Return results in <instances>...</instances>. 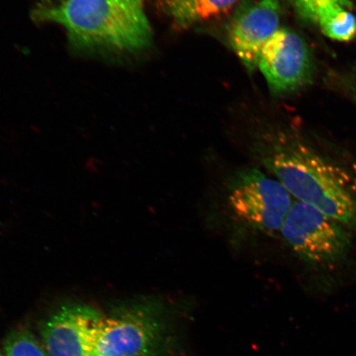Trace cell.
<instances>
[{"label": "cell", "mask_w": 356, "mask_h": 356, "mask_svg": "<svg viewBox=\"0 0 356 356\" xmlns=\"http://www.w3.org/2000/svg\"><path fill=\"white\" fill-rule=\"evenodd\" d=\"M253 154L293 198L356 229V179L347 169L282 132L257 138Z\"/></svg>", "instance_id": "obj_1"}, {"label": "cell", "mask_w": 356, "mask_h": 356, "mask_svg": "<svg viewBox=\"0 0 356 356\" xmlns=\"http://www.w3.org/2000/svg\"><path fill=\"white\" fill-rule=\"evenodd\" d=\"M32 17L61 26L82 52L133 53L152 40L144 0H42Z\"/></svg>", "instance_id": "obj_2"}, {"label": "cell", "mask_w": 356, "mask_h": 356, "mask_svg": "<svg viewBox=\"0 0 356 356\" xmlns=\"http://www.w3.org/2000/svg\"><path fill=\"white\" fill-rule=\"evenodd\" d=\"M175 318L162 300L143 297L113 306L105 314L97 356H178Z\"/></svg>", "instance_id": "obj_3"}, {"label": "cell", "mask_w": 356, "mask_h": 356, "mask_svg": "<svg viewBox=\"0 0 356 356\" xmlns=\"http://www.w3.org/2000/svg\"><path fill=\"white\" fill-rule=\"evenodd\" d=\"M353 231L310 204L296 200L280 234L302 261L314 266L331 267L348 257L353 245Z\"/></svg>", "instance_id": "obj_4"}, {"label": "cell", "mask_w": 356, "mask_h": 356, "mask_svg": "<svg viewBox=\"0 0 356 356\" xmlns=\"http://www.w3.org/2000/svg\"><path fill=\"white\" fill-rule=\"evenodd\" d=\"M231 210L245 224L268 235L280 230L293 203L277 179L257 168H247L232 177L228 188Z\"/></svg>", "instance_id": "obj_5"}, {"label": "cell", "mask_w": 356, "mask_h": 356, "mask_svg": "<svg viewBox=\"0 0 356 356\" xmlns=\"http://www.w3.org/2000/svg\"><path fill=\"white\" fill-rule=\"evenodd\" d=\"M104 314L87 304H67L44 320L41 335L48 356H88L95 353Z\"/></svg>", "instance_id": "obj_6"}, {"label": "cell", "mask_w": 356, "mask_h": 356, "mask_svg": "<svg viewBox=\"0 0 356 356\" xmlns=\"http://www.w3.org/2000/svg\"><path fill=\"white\" fill-rule=\"evenodd\" d=\"M257 68L271 91L282 95L308 83L313 65L305 40L291 29H280L262 49Z\"/></svg>", "instance_id": "obj_7"}, {"label": "cell", "mask_w": 356, "mask_h": 356, "mask_svg": "<svg viewBox=\"0 0 356 356\" xmlns=\"http://www.w3.org/2000/svg\"><path fill=\"white\" fill-rule=\"evenodd\" d=\"M280 13L279 0H258L240 12L231 24L230 47L251 72L257 68L262 49L280 29Z\"/></svg>", "instance_id": "obj_8"}, {"label": "cell", "mask_w": 356, "mask_h": 356, "mask_svg": "<svg viewBox=\"0 0 356 356\" xmlns=\"http://www.w3.org/2000/svg\"><path fill=\"white\" fill-rule=\"evenodd\" d=\"M301 16L314 22L325 35L336 41L348 42L356 35L355 16L336 3H316Z\"/></svg>", "instance_id": "obj_9"}, {"label": "cell", "mask_w": 356, "mask_h": 356, "mask_svg": "<svg viewBox=\"0 0 356 356\" xmlns=\"http://www.w3.org/2000/svg\"><path fill=\"white\" fill-rule=\"evenodd\" d=\"M238 0H168L165 10L178 28L186 29L211 19L233 7Z\"/></svg>", "instance_id": "obj_10"}, {"label": "cell", "mask_w": 356, "mask_h": 356, "mask_svg": "<svg viewBox=\"0 0 356 356\" xmlns=\"http://www.w3.org/2000/svg\"><path fill=\"white\" fill-rule=\"evenodd\" d=\"M3 349L6 356H48L37 338L24 327L15 329L8 333Z\"/></svg>", "instance_id": "obj_11"}, {"label": "cell", "mask_w": 356, "mask_h": 356, "mask_svg": "<svg viewBox=\"0 0 356 356\" xmlns=\"http://www.w3.org/2000/svg\"><path fill=\"white\" fill-rule=\"evenodd\" d=\"M296 8V10L300 15L309 10V8L314 6V4L321 3L323 1L332 2L337 4L342 8L348 10L353 6V0H289Z\"/></svg>", "instance_id": "obj_12"}, {"label": "cell", "mask_w": 356, "mask_h": 356, "mask_svg": "<svg viewBox=\"0 0 356 356\" xmlns=\"http://www.w3.org/2000/svg\"><path fill=\"white\" fill-rule=\"evenodd\" d=\"M88 356H97V355H96L95 351V353H93Z\"/></svg>", "instance_id": "obj_13"}, {"label": "cell", "mask_w": 356, "mask_h": 356, "mask_svg": "<svg viewBox=\"0 0 356 356\" xmlns=\"http://www.w3.org/2000/svg\"><path fill=\"white\" fill-rule=\"evenodd\" d=\"M0 356H6V355H3L1 353H0Z\"/></svg>", "instance_id": "obj_14"}]
</instances>
